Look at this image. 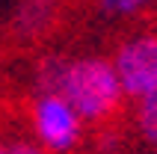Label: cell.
<instances>
[{
  "instance_id": "cell-3",
  "label": "cell",
  "mask_w": 157,
  "mask_h": 154,
  "mask_svg": "<svg viewBox=\"0 0 157 154\" xmlns=\"http://www.w3.org/2000/svg\"><path fill=\"white\" fill-rule=\"evenodd\" d=\"M24 113L30 133L48 154H68L83 142V121L62 95L39 92Z\"/></svg>"
},
{
  "instance_id": "cell-4",
  "label": "cell",
  "mask_w": 157,
  "mask_h": 154,
  "mask_svg": "<svg viewBox=\"0 0 157 154\" xmlns=\"http://www.w3.org/2000/svg\"><path fill=\"white\" fill-rule=\"evenodd\" d=\"M0 130H3V148H6V154H48L36 142V137L30 133V125L12 119L9 110H3V107H0Z\"/></svg>"
},
{
  "instance_id": "cell-6",
  "label": "cell",
  "mask_w": 157,
  "mask_h": 154,
  "mask_svg": "<svg viewBox=\"0 0 157 154\" xmlns=\"http://www.w3.org/2000/svg\"><path fill=\"white\" fill-rule=\"evenodd\" d=\"M95 3L101 6V12H107V15L133 18V15H140V12H145L151 0H95Z\"/></svg>"
},
{
  "instance_id": "cell-2",
  "label": "cell",
  "mask_w": 157,
  "mask_h": 154,
  "mask_svg": "<svg viewBox=\"0 0 157 154\" xmlns=\"http://www.w3.org/2000/svg\"><path fill=\"white\" fill-rule=\"evenodd\" d=\"M110 62L128 101L157 89V24H140L122 36Z\"/></svg>"
},
{
  "instance_id": "cell-7",
  "label": "cell",
  "mask_w": 157,
  "mask_h": 154,
  "mask_svg": "<svg viewBox=\"0 0 157 154\" xmlns=\"http://www.w3.org/2000/svg\"><path fill=\"white\" fill-rule=\"evenodd\" d=\"M0 154H6V148H3V130H0Z\"/></svg>"
},
{
  "instance_id": "cell-1",
  "label": "cell",
  "mask_w": 157,
  "mask_h": 154,
  "mask_svg": "<svg viewBox=\"0 0 157 154\" xmlns=\"http://www.w3.org/2000/svg\"><path fill=\"white\" fill-rule=\"evenodd\" d=\"M56 95L74 107L83 125L98 130L113 128L124 110V92L116 77V68L107 56H80L65 60L56 83Z\"/></svg>"
},
{
  "instance_id": "cell-5",
  "label": "cell",
  "mask_w": 157,
  "mask_h": 154,
  "mask_svg": "<svg viewBox=\"0 0 157 154\" xmlns=\"http://www.w3.org/2000/svg\"><path fill=\"white\" fill-rule=\"evenodd\" d=\"M133 128L142 137V142L157 145V89L133 101Z\"/></svg>"
}]
</instances>
